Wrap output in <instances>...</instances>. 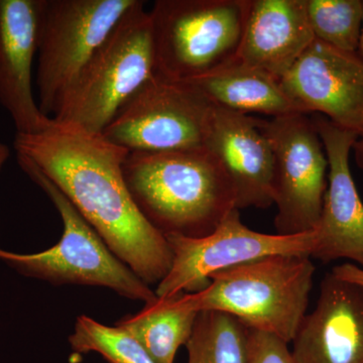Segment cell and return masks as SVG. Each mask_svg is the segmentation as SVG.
<instances>
[{"mask_svg":"<svg viewBox=\"0 0 363 363\" xmlns=\"http://www.w3.org/2000/svg\"><path fill=\"white\" fill-rule=\"evenodd\" d=\"M14 149L61 190L138 278L147 285L164 279L173 255L164 234L143 217L128 191L123 171L128 150L102 133L52 118L40 133H16Z\"/></svg>","mask_w":363,"mask_h":363,"instance_id":"6da1fadb","label":"cell"},{"mask_svg":"<svg viewBox=\"0 0 363 363\" xmlns=\"http://www.w3.org/2000/svg\"><path fill=\"white\" fill-rule=\"evenodd\" d=\"M123 171L136 207L164 235L203 238L236 209L230 179L206 147L130 152Z\"/></svg>","mask_w":363,"mask_h":363,"instance_id":"7a4b0ae2","label":"cell"},{"mask_svg":"<svg viewBox=\"0 0 363 363\" xmlns=\"http://www.w3.org/2000/svg\"><path fill=\"white\" fill-rule=\"evenodd\" d=\"M315 272L309 255H269L215 272L205 290L180 294L179 303L196 313H226L290 344L307 315Z\"/></svg>","mask_w":363,"mask_h":363,"instance_id":"3957f363","label":"cell"},{"mask_svg":"<svg viewBox=\"0 0 363 363\" xmlns=\"http://www.w3.org/2000/svg\"><path fill=\"white\" fill-rule=\"evenodd\" d=\"M136 0L95 52L54 121L102 133L119 111L157 73L152 26Z\"/></svg>","mask_w":363,"mask_h":363,"instance_id":"277c9868","label":"cell"},{"mask_svg":"<svg viewBox=\"0 0 363 363\" xmlns=\"http://www.w3.org/2000/svg\"><path fill=\"white\" fill-rule=\"evenodd\" d=\"M18 162L58 210L63 234L56 245L42 252L18 255L0 250V260L23 276L52 285L104 286L145 304L155 302L156 293L112 253L61 190L28 157L18 155Z\"/></svg>","mask_w":363,"mask_h":363,"instance_id":"5b68a950","label":"cell"},{"mask_svg":"<svg viewBox=\"0 0 363 363\" xmlns=\"http://www.w3.org/2000/svg\"><path fill=\"white\" fill-rule=\"evenodd\" d=\"M247 0H157L149 11L157 73L194 80L233 63Z\"/></svg>","mask_w":363,"mask_h":363,"instance_id":"8992f818","label":"cell"},{"mask_svg":"<svg viewBox=\"0 0 363 363\" xmlns=\"http://www.w3.org/2000/svg\"><path fill=\"white\" fill-rule=\"evenodd\" d=\"M136 0H43L35 82L52 118L80 74Z\"/></svg>","mask_w":363,"mask_h":363,"instance_id":"52a82bcc","label":"cell"},{"mask_svg":"<svg viewBox=\"0 0 363 363\" xmlns=\"http://www.w3.org/2000/svg\"><path fill=\"white\" fill-rule=\"evenodd\" d=\"M212 104L194 84L155 74L102 135L128 152L202 149Z\"/></svg>","mask_w":363,"mask_h":363,"instance_id":"ba28073f","label":"cell"},{"mask_svg":"<svg viewBox=\"0 0 363 363\" xmlns=\"http://www.w3.org/2000/svg\"><path fill=\"white\" fill-rule=\"evenodd\" d=\"M171 248V269L157 285V298L198 293L210 284V277L250 260L274 255H309L316 247L317 231L281 235L248 228L240 210L227 214L214 231L199 238L164 235Z\"/></svg>","mask_w":363,"mask_h":363,"instance_id":"9c48e42d","label":"cell"},{"mask_svg":"<svg viewBox=\"0 0 363 363\" xmlns=\"http://www.w3.org/2000/svg\"><path fill=\"white\" fill-rule=\"evenodd\" d=\"M274 154V205L278 234L316 228L328 185V160L313 118L295 113L264 121Z\"/></svg>","mask_w":363,"mask_h":363,"instance_id":"30bf717a","label":"cell"},{"mask_svg":"<svg viewBox=\"0 0 363 363\" xmlns=\"http://www.w3.org/2000/svg\"><path fill=\"white\" fill-rule=\"evenodd\" d=\"M279 82L303 113L315 112L363 135V60L357 52L315 39Z\"/></svg>","mask_w":363,"mask_h":363,"instance_id":"8fae6325","label":"cell"},{"mask_svg":"<svg viewBox=\"0 0 363 363\" xmlns=\"http://www.w3.org/2000/svg\"><path fill=\"white\" fill-rule=\"evenodd\" d=\"M313 121L328 160V185L311 257L323 264L348 259L363 269V202L350 162L358 136L318 114Z\"/></svg>","mask_w":363,"mask_h":363,"instance_id":"7c38bea8","label":"cell"},{"mask_svg":"<svg viewBox=\"0 0 363 363\" xmlns=\"http://www.w3.org/2000/svg\"><path fill=\"white\" fill-rule=\"evenodd\" d=\"M264 121L212 104L204 147L225 169L238 210L274 205V154Z\"/></svg>","mask_w":363,"mask_h":363,"instance_id":"4fadbf2b","label":"cell"},{"mask_svg":"<svg viewBox=\"0 0 363 363\" xmlns=\"http://www.w3.org/2000/svg\"><path fill=\"white\" fill-rule=\"evenodd\" d=\"M43 0H0V104L21 135L51 123L33 91V64L39 48Z\"/></svg>","mask_w":363,"mask_h":363,"instance_id":"5bb4252c","label":"cell"},{"mask_svg":"<svg viewBox=\"0 0 363 363\" xmlns=\"http://www.w3.org/2000/svg\"><path fill=\"white\" fill-rule=\"evenodd\" d=\"M292 343L296 363H363V288L328 272Z\"/></svg>","mask_w":363,"mask_h":363,"instance_id":"9a60e30c","label":"cell"},{"mask_svg":"<svg viewBox=\"0 0 363 363\" xmlns=\"http://www.w3.org/2000/svg\"><path fill=\"white\" fill-rule=\"evenodd\" d=\"M314 40L307 0H247L235 60L281 80Z\"/></svg>","mask_w":363,"mask_h":363,"instance_id":"2e32d148","label":"cell"},{"mask_svg":"<svg viewBox=\"0 0 363 363\" xmlns=\"http://www.w3.org/2000/svg\"><path fill=\"white\" fill-rule=\"evenodd\" d=\"M187 82L194 84L214 106L236 113H259L272 118L303 113L278 79L236 60Z\"/></svg>","mask_w":363,"mask_h":363,"instance_id":"e0dca14e","label":"cell"},{"mask_svg":"<svg viewBox=\"0 0 363 363\" xmlns=\"http://www.w3.org/2000/svg\"><path fill=\"white\" fill-rule=\"evenodd\" d=\"M179 296L157 298L138 314L116 322V326L135 338L156 363H174L177 352L192 334L198 313L184 308Z\"/></svg>","mask_w":363,"mask_h":363,"instance_id":"ac0fdd59","label":"cell"},{"mask_svg":"<svg viewBox=\"0 0 363 363\" xmlns=\"http://www.w3.org/2000/svg\"><path fill=\"white\" fill-rule=\"evenodd\" d=\"M186 347L188 363H247L248 328L226 313L199 312Z\"/></svg>","mask_w":363,"mask_h":363,"instance_id":"d6986e66","label":"cell"},{"mask_svg":"<svg viewBox=\"0 0 363 363\" xmlns=\"http://www.w3.org/2000/svg\"><path fill=\"white\" fill-rule=\"evenodd\" d=\"M307 14L315 39L342 51L357 52L363 0H307Z\"/></svg>","mask_w":363,"mask_h":363,"instance_id":"ffe728a7","label":"cell"},{"mask_svg":"<svg viewBox=\"0 0 363 363\" xmlns=\"http://www.w3.org/2000/svg\"><path fill=\"white\" fill-rule=\"evenodd\" d=\"M69 342L76 353L96 352L108 363H156L128 331L85 315L77 318Z\"/></svg>","mask_w":363,"mask_h":363,"instance_id":"44dd1931","label":"cell"},{"mask_svg":"<svg viewBox=\"0 0 363 363\" xmlns=\"http://www.w3.org/2000/svg\"><path fill=\"white\" fill-rule=\"evenodd\" d=\"M247 363H296L289 343L266 332L248 328Z\"/></svg>","mask_w":363,"mask_h":363,"instance_id":"7402d4cb","label":"cell"},{"mask_svg":"<svg viewBox=\"0 0 363 363\" xmlns=\"http://www.w3.org/2000/svg\"><path fill=\"white\" fill-rule=\"evenodd\" d=\"M332 274L336 278L350 281L363 288V269L354 264H338L332 269Z\"/></svg>","mask_w":363,"mask_h":363,"instance_id":"603a6c76","label":"cell"},{"mask_svg":"<svg viewBox=\"0 0 363 363\" xmlns=\"http://www.w3.org/2000/svg\"><path fill=\"white\" fill-rule=\"evenodd\" d=\"M352 152L354 155L358 168L363 171V135L359 136L353 145Z\"/></svg>","mask_w":363,"mask_h":363,"instance_id":"cb8c5ba5","label":"cell"},{"mask_svg":"<svg viewBox=\"0 0 363 363\" xmlns=\"http://www.w3.org/2000/svg\"><path fill=\"white\" fill-rule=\"evenodd\" d=\"M11 157V150L4 143H0V171Z\"/></svg>","mask_w":363,"mask_h":363,"instance_id":"d4e9b609","label":"cell"},{"mask_svg":"<svg viewBox=\"0 0 363 363\" xmlns=\"http://www.w3.org/2000/svg\"><path fill=\"white\" fill-rule=\"evenodd\" d=\"M357 54L359 55L360 58L363 60V18H362V32H360L359 43H358Z\"/></svg>","mask_w":363,"mask_h":363,"instance_id":"484cf974","label":"cell"}]
</instances>
